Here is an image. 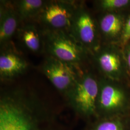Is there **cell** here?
<instances>
[{"label":"cell","instance_id":"obj_14","mask_svg":"<svg viewBox=\"0 0 130 130\" xmlns=\"http://www.w3.org/2000/svg\"><path fill=\"white\" fill-rule=\"evenodd\" d=\"M98 6L104 12L130 13V0H101Z\"/></svg>","mask_w":130,"mask_h":130},{"label":"cell","instance_id":"obj_5","mask_svg":"<svg viewBox=\"0 0 130 130\" xmlns=\"http://www.w3.org/2000/svg\"><path fill=\"white\" fill-rule=\"evenodd\" d=\"M77 9L68 2L46 3L38 17L47 30L69 32Z\"/></svg>","mask_w":130,"mask_h":130},{"label":"cell","instance_id":"obj_17","mask_svg":"<svg viewBox=\"0 0 130 130\" xmlns=\"http://www.w3.org/2000/svg\"><path fill=\"white\" fill-rule=\"evenodd\" d=\"M123 51L130 79V40L123 47Z\"/></svg>","mask_w":130,"mask_h":130},{"label":"cell","instance_id":"obj_12","mask_svg":"<svg viewBox=\"0 0 130 130\" xmlns=\"http://www.w3.org/2000/svg\"><path fill=\"white\" fill-rule=\"evenodd\" d=\"M20 30L21 42L30 51L39 53L44 47L43 38L33 25L28 24L23 26Z\"/></svg>","mask_w":130,"mask_h":130},{"label":"cell","instance_id":"obj_3","mask_svg":"<svg viewBox=\"0 0 130 130\" xmlns=\"http://www.w3.org/2000/svg\"><path fill=\"white\" fill-rule=\"evenodd\" d=\"M93 54L104 78L119 82L130 79L123 48L120 44L102 43Z\"/></svg>","mask_w":130,"mask_h":130},{"label":"cell","instance_id":"obj_13","mask_svg":"<svg viewBox=\"0 0 130 130\" xmlns=\"http://www.w3.org/2000/svg\"><path fill=\"white\" fill-rule=\"evenodd\" d=\"M47 2L42 0H22L17 3L15 9L20 20L38 16Z\"/></svg>","mask_w":130,"mask_h":130},{"label":"cell","instance_id":"obj_2","mask_svg":"<svg viewBox=\"0 0 130 130\" xmlns=\"http://www.w3.org/2000/svg\"><path fill=\"white\" fill-rule=\"evenodd\" d=\"M44 48L51 56L77 64L84 60L88 51L69 32L46 30L43 36Z\"/></svg>","mask_w":130,"mask_h":130},{"label":"cell","instance_id":"obj_8","mask_svg":"<svg viewBox=\"0 0 130 130\" xmlns=\"http://www.w3.org/2000/svg\"><path fill=\"white\" fill-rule=\"evenodd\" d=\"M121 82L104 78L99 83L98 101L106 111H115L122 109L127 103V94L120 85Z\"/></svg>","mask_w":130,"mask_h":130},{"label":"cell","instance_id":"obj_9","mask_svg":"<svg viewBox=\"0 0 130 130\" xmlns=\"http://www.w3.org/2000/svg\"><path fill=\"white\" fill-rule=\"evenodd\" d=\"M130 14V13L104 12L98 22L103 43L121 45L126 21Z\"/></svg>","mask_w":130,"mask_h":130},{"label":"cell","instance_id":"obj_4","mask_svg":"<svg viewBox=\"0 0 130 130\" xmlns=\"http://www.w3.org/2000/svg\"><path fill=\"white\" fill-rule=\"evenodd\" d=\"M70 32L84 48L93 54L102 44L98 22L83 8H78Z\"/></svg>","mask_w":130,"mask_h":130},{"label":"cell","instance_id":"obj_11","mask_svg":"<svg viewBox=\"0 0 130 130\" xmlns=\"http://www.w3.org/2000/svg\"><path fill=\"white\" fill-rule=\"evenodd\" d=\"M27 67L26 60L14 52H5L0 56V75L2 78L10 79L21 74Z\"/></svg>","mask_w":130,"mask_h":130},{"label":"cell","instance_id":"obj_7","mask_svg":"<svg viewBox=\"0 0 130 130\" xmlns=\"http://www.w3.org/2000/svg\"><path fill=\"white\" fill-rule=\"evenodd\" d=\"M70 90L72 102L79 111L87 114L94 112L99 93V83L93 75L82 74Z\"/></svg>","mask_w":130,"mask_h":130},{"label":"cell","instance_id":"obj_16","mask_svg":"<svg viewBox=\"0 0 130 130\" xmlns=\"http://www.w3.org/2000/svg\"><path fill=\"white\" fill-rule=\"evenodd\" d=\"M130 40V14L128 15L126 19L124 27L123 29V31L122 34V36L121 38V45L122 47L127 43Z\"/></svg>","mask_w":130,"mask_h":130},{"label":"cell","instance_id":"obj_15","mask_svg":"<svg viewBox=\"0 0 130 130\" xmlns=\"http://www.w3.org/2000/svg\"><path fill=\"white\" fill-rule=\"evenodd\" d=\"M94 130H122V128L118 121H107L100 123Z\"/></svg>","mask_w":130,"mask_h":130},{"label":"cell","instance_id":"obj_10","mask_svg":"<svg viewBox=\"0 0 130 130\" xmlns=\"http://www.w3.org/2000/svg\"><path fill=\"white\" fill-rule=\"evenodd\" d=\"M21 20L15 8L9 5L1 6L0 42L1 44L8 42L17 30Z\"/></svg>","mask_w":130,"mask_h":130},{"label":"cell","instance_id":"obj_6","mask_svg":"<svg viewBox=\"0 0 130 130\" xmlns=\"http://www.w3.org/2000/svg\"><path fill=\"white\" fill-rule=\"evenodd\" d=\"M47 78L56 88L61 91L70 90L82 75H80L75 65L49 57L42 67Z\"/></svg>","mask_w":130,"mask_h":130},{"label":"cell","instance_id":"obj_1","mask_svg":"<svg viewBox=\"0 0 130 130\" xmlns=\"http://www.w3.org/2000/svg\"><path fill=\"white\" fill-rule=\"evenodd\" d=\"M32 106L18 94L3 97L0 102V130H43Z\"/></svg>","mask_w":130,"mask_h":130}]
</instances>
